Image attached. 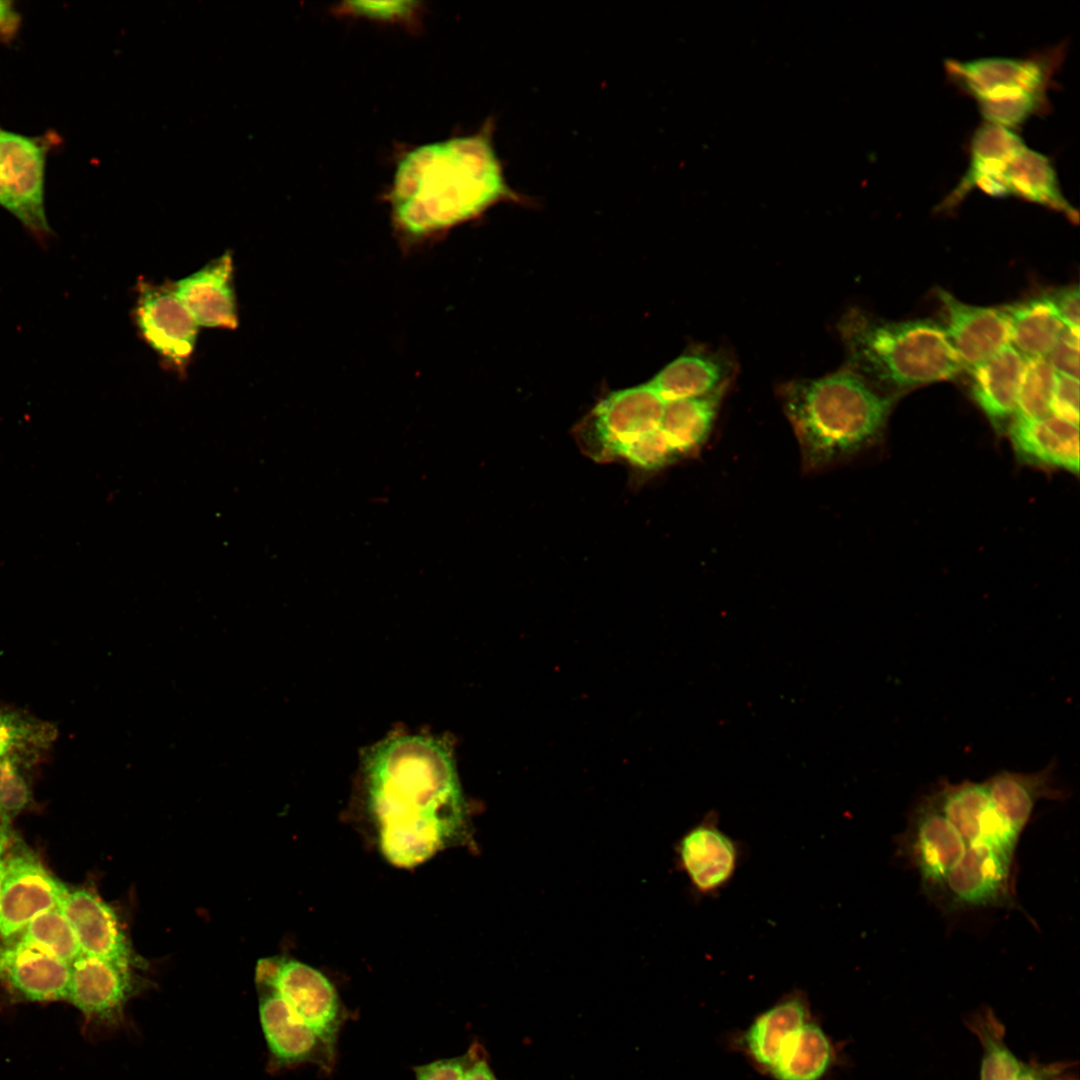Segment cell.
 I'll return each instance as SVG.
<instances>
[{"label":"cell","instance_id":"1","mask_svg":"<svg viewBox=\"0 0 1080 1080\" xmlns=\"http://www.w3.org/2000/svg\"><path fill=\"white\" fill-rule=\"evenodd\" d=\"M365 770L380 849L391 864H421L462 831L464 800L456 768L439 740L387 738L370 751Z\"/></svg>","mask_w":1080,"mask_h":1080},{"label":"cell","instance_id":"2","mask_svg":"<svg viewBox=\"0 0 1080 1080\" xmlns=\"http://www.w3.org/2000/svg\"><path fill=\"white\" fill-rule=\"evenodd\" d=\"M492 127L418 146L396 165L388 193L392 224L407 244L421 243L514 199L492 144Z\"/></svg>","mask_w":1080,"mask_h":1080},{"label":"cell","instance_id":"3","mask_svg":"<svg viewBox=\"0 0 1080 1080\" xmlns=\"http://www.w3.org/2000/svg\"><path fill=\"white\" fill-rule=\"evenodd\" d=\"M779 396L806 471L832 465L875 440L894 401L847 367L785 383Z\"/></svg>","mask_w":1080,"mask_h":1080},{"label":"cell","instance_id":"4","mask_svg":"<svg viewBox=\"0 0 1080 1080\" xmlns=\"http://www.w3.org/2000/svg\"><path fill=\"white\" fill-rule=\"evenodd\" d=\"M847 368L876 389H907L954 378L963 366L939 323L891 321L852 309L838 324Z\"/></svg>","mask_w":1080,"mask_h":1080},{"label":"cell","instance_id":"5","mask_svg":"<svg viewBox=\"0 0 1080 1080\" xmlns=\"http://www.w3.org/2000/svg\"><path fill=\"white\" fill-rule=\"evenodd\" d=\"M974 189L993 197L1014 196L1078 219L1050 158L1031 149L1015 130L999 125L984 122L975 130L967 170L941 209L958 205Z\"/></svg>","mask_w":1080,"mask_h":1080},{"label":"cell","instance_id":"6","mask_svg":"<svg viewBox=\"0 0 1080 1080\" xmlns=\"http://www.w3.org/2000/svg\"><path fill=\"white\" fill-rule=\"evenodd\" d=\"M1067 50L1066 43L1025 57L946 59L948 80L972 98L987 123L1015 130L1049 112L1048 90Z\"/></svg>","mask_w":1080,"mask_h":1080},{"label":"cell","instance_id":"7","mask_svg":"<svg viewBox=\"0 0 1080 1080\" xmlns=\"http://www.w3.org/2000/svg\"><path fill=\"white\" fill-rule=\"evenodd\" d=\"M665 406L649 383L613 392L578 429L577 441L598 462L621 459L630 444L660 428Z\"/></svg>","mask_w":1080,"mask_h":1080},{"label":"cell","instance_id":"8","mask_svg":"<svg viewBox=\"0 0 1080 1080\" xmlns=\"http://www.w3.org/2000/svg\"><path fill=\"white\" fill-rule=\"evenodd\" d=\"M1014 856L984 842L967 845L959 861L928 896L947 913L976 908L1021 909L1015 893Z\"/></svg>","mask_w":1080,"mask_h":1080},{"label":"cell","instance_id":"9","mask_svg":"<svg viewBox=\"0 0 1080 1080\" xmlns=\"http://www.w3.org/2000/svg\"><path fill=\"white\" fill-rule=\"evenodd\" d=\"M56 134L27 136L0 126V179L14 206V214L38 240L53 235L44 205L47 155Z\"/></svg>","mask_w":1080,"mask_h":1080},{"label":"cell","instance_id":"10","mask_svg":"<svg viewBox=\"0 0 1080 1080\" xmlns=\"http://www.w3.org/2000/svg\"><path fill=\"white\" fill-rule=\"evenodd\" d=\"M257 983L274 990L291 1010L334 1049L341 1024L340 1004L330 981L317 969L297 960L263 959Z\"/></svg>","mask_w":1080,"mask_h":1080},{"label":"cell","instance_id":"11","mask_svg":"<svg viewBox=\"0 0 1080 1080\" xmlns=\"http://www.w3.org/2000/svg\"><path fill=\"white\" fill-rule=\"evenodd\" d=\"M134 320L144 342L168 368L183 374L195 350L199 325L171 283L139 280Z\"/></svg>","mask_w":1080,"mask_h":1080},{"label":"cell","instance_id":"12","mask_svg":"<svg viewBox=\"0 0 1080 1080\" xmlns=\"http://www.w3.org/2000/svg\"><path fill=\"white\" fill-rule=\"evenodd\" d=\"M965 849L960 834L930 794L913 807L897 840L898 855L917 871L927 895L940 885Z\"/></svg>","mask_w":1080,"mask_h":1080},{"label":"cell","instance_id":"13","mask_svg":"<svg viewBox=\"0 0 1080 1080\" xmlns=\"http://www.w3.org/2000/svg\"><path fill=\"white\" fill-rule=\"evenodd\" d=\"M67 1000L96 1024L119 1025L127 1002L140 991L135 967L81 953L70 965Z\"/></svg>","mask_w":1080,"mask_h":1080},{"label":"cell","instance_id":"14","mask_svg":"<svg viewBox=\"0 0 1080 1080\" xmlns=\"http://www.w3.org/2000/svg\"><path fill=\"white\" fill-rule=\"evenodd\" d=\"M0 936H13L45 911L59 908L69 889L29 850L4 854Z\"/></svg>","mask_w":1080,"mask_h":1080},{"label":"cell","instance_id":"15","mask_svg":"<svg viewBox=\"0 0 1080 1080\" xmlns=\"http://www.w3.org/2000/svg\"><path fill=\"white\" fill-rule=\"evenodd\" d=\"M678 864L697 895L710 897L726 888L741 864L743 848L719 824V814L709 810L678 841Z\"/></svg>","mask_w":1080,"mask_h":1080},{"label":"cell","instance_id":"16","mask_svg":"<svg viewBox=\"0 0 1080 1080\" xmlns=\"http://www.w3.org/2000/svg\"><path fill=\"white\" fill-rule=\"evenodd\" d=\"M937 296L944 314L942 327L963 368L969 371L1010 345L1005 308L966 304L943 289Z\"/></svg>","mask_w":1080,"mask_h":1080},{"label":"cell","instance_id":"17","mask_svg":"<svg viewBox=\"0 0 1080 1080\" xmlns=\"http://www.w3.org/2000/svg\"><path fill=\"white\" fill-rule=\"evenodd\" d=\"M70 964L11 936L0 942V982L18 1000H67Z\"/></svg>","mask_w":1080,"mask_h":1080},{"label":"cell","instance_id":"18","mask_svg":"<svg viewBox=\"0 0 1080 1080\" xmlns=\"http://www.w3.org/2000/svg\"><path fill=\"white\" fill-rule=\"evenodd\" d=\"M930 795L966 846L984 842L1015 854L1019 836L995 814L983 782L942 781Z\"/></svg>","mask_w":1080,"mask_h":1080},{"label":"cell","instance_id":"19","mask_svg":"<svg viewBox=\"0 0 1080 1080\" xmlns=\"http://www.w3.org/2000/svg\"><path fill=\"white\" fill-rule=\"evenodd\" d=\"M59 909L70 923L81 953L143 968L113 909L87 889L69 890Z\"/></svg>","mask_w":1080,"mask_h":1080},{"label":"cell","instance_id":"20","mask_svg":"<svg viewBox=\"0 0 1080 1080\" xmlns=\"http://www.w3.org/2000/svg\"><path fill=\"white\" fill-rule=\"evenodd\" d=\"M171 285L199 327L230 330L237 328L234 264L230 251L212 259L188 276L171 282Z\"/></svg>","mask_w":1080,"mask_h":1080},{"label":"cell","instance_id":"21","mask_svg":"<svg viewBox=\"0 0 1080 1080\" xmlns=\"http://www.w3.org/2000/svg\"><path fill=\"white\" fill-rule=\"evenodd\" d=\"M263 987L259 1017L263 1033L277 1066L304 1062L327 1063L334 1055L329 1047L307 1026L272 989Z\"/></svg>","mask_w":1080,"mask_h":1080},{"label":"cell","instance_id":"22","mask_svg":"<svg viewBox=\"0 0 1080 1080\" xmlns=\"http://www.w3.org/2000/svg\"><path fill=\"white\" fill-rule=\"evenodd\" d=\"M1055 768L1052 762L1030 773L1003 770L983 782L993 811L1017 836L1020 837L1040 800L1065 798V792L1054 786Z\"/></svg>","mask_w":1080,"mask_h":1080},{"label":"cell","instance_id":"23","mask_svg":"<svg viewBox=\"0 0 1080 1080\" xmlns=\"http://www.w3.org/2000/svg\"><path fill=\"white\" fill-rule=\"evenodd\" d=\"M1009 436L1023 461L1079 472L1078 424L1053 414L1033 420L1013 418Z\"/></svg>","mask_w":1080,"mask_h":1080},{"label":"cell","instance_id":"24","mask_svg":"<svg viewBox=\"0 0 1080 1080\" xmlns=\"http://www.w3.org/2000/svg\"><path fill=\"white\" fill-rule=\"evenodd\" d=\"M1025 358L1010 344L969 370L971 393L996 428L1012 421Z\"/></svg>","mask_w":1080,"mask_h":1080},{"label":"cell","instance_id":"25","mask_svg":"<svg viewBox=\"0 0 1080 1080\" xmlns=\"http://www.w3.org/2000/svg\"><path fill=\"white\" fill-rule=\"evenodd\" d=\"M810 1019L808 1000L793 991L757 1015L739 1038L753 1064L768 1072L787 1039Z\"/></svg>","mask_w":1080,"mask_h":1080},{"label":"cell","instance_id":"26","mask_svg":"<svg viewBox=\"0 0 1080 1080\" xmlns=\"http://www.w3.org/2000/svg\"><path fill=\"white\" fill-rule=\"evenodd\" d=\"M733 366L726 355L712 350L685 353L648 382L666 401L706 396L725 390Z\"/></svg>","mask_w":1080,"mask_h":1080},{"label":"cell","instance_id":"27","mask_svg":"<svg viewBox=\"0 0 1080 1080\" xmlns=\"http://www.w3.org/2000/svg\"><path fill=\"white\" fill-rule=\"evenodd\" d=\"M834 1059L830 1037L809 1019L787 1039L768 1073L776 1080H823Z\"/></svg>","mask_w":1080,"mask_h":1080},{"label":"cell","instance_id":"28","mask_svg":"<svg viewBox=\"0 0 1080 1080\" xmlns=\"http://www.w3.org/2000/svg\"><path fill=\"white\" fill-rule=\"evenodd\" d=\"M1005 309L1009 318L1010 344L1025 359L1047 358L1066 329L1048 294Z\"/></svg>","mask_w":1080,"mask_h":1080},{"label":"cell","instance_id":"29","mask_svg":"<svg viewBox=\"0 0 1080 1080\" xmlns=\"http://www.w3.org/2000/svg\"><path fill=\"white\" fill-rule=\"evenodd\" d=\"M724 391L666 402L660 429L679 457L695 454L707 441Z\"/></svg>","mask_w":1080,"mask_h":1080},{"label":"cell","instance_id":"30","mask_svg":"<svg viewBox=\"0 0 1080 1080\" xmlns=\"http://www.w3.org/2000/svg\"><path fill=\"white\" fill-rule=\"evenodd\" d=\"M57 737L56 727L25 711L0 707V760L36 763Z\"/></svg>","mask_w":1080,"mask_h":1080},{"label":"cell","instance_id":"31","mask_svg":"<svg viewBox=\"0 0 1080 1080\" xmlns=\"http://www.w3.org/2000/svg\"><path fill=\"white\" fill-rule=\"evenodd\" d=\"M13 937L70 965L81 954L74 931L59 908L38 915Z\"/></svg>","mask_w":1080,"mask_h":1080},{"label":"cell","instance_id":"32","mask_svg":"<svg viewBox=\"0 0 1080 1080\" xmlns=\"http://www.w3.org/2000/svg\"><path fill=\"white\" fill-rule=\"evenodd\" d=\"M1056 372L1046 357L1027 358L1013 418L1040 419L1052 414Z\"/></svg>","mask_w":1080,"mask_h":1080},{"label":"cell","instance_id":"33","mask_svg":"<svg viewBox=\"0 0 1080 1080\" xmlns=\"http://www.w3.org/2000/svg\"><path fill=\"white\" fill-rule=\"evenodd\" d=\"M972 1024L984 1048L980 1080H1014L1022 1065L1003 1043L998 1024L983 1015Z\"/></svg>","mask_w":1080,"mask_h":1080},{"label":"cell","instance_id":"34","mask_svg":"<svg viewBox=\"0 0 1080 1080\" xmlns=\"http://www.w3.org/2000/svg\"><path fill=\"white\" fill-rule=\"evenodd\" d=\"M661 429L649 432L630 444L621 459L645 472H653L679 459Z\"/></svg>","mask_w":1080,"mask_h":1080},{"label":"cell","instance_id":"35","mask_svg":"<svg viewBox=\"0 0 1080 1080\" xmlns=\"http://www.w3.org/2000/svg\"><path fill=\"white\" fill-rule=\"evenodd\" d=\"M22 764L11 760H0V815L11 821L31 800V790L24 774Z\"/></svg>","mask_w":1080,"mask_h":1080},{"label":"cell","instance_id":"36","mask_svg":"<svg viewBox=\"0 0 1080 1080\" xmlns=\"http://www.w3.org/2000/svg\"><path fill=\"white\" fill-rule=\"evenodd\" d=\"M413 1H350L343 3V12L377 20H404L416 10Z\"/></svg>","mask_w":1080,"mask_h":1080},{"label":"cell","instance_id":"37","mask_svg":"<svg viewBox=\"0 0 1080 1080\" xmlns=\"http://www.w3.org/2000/svg\"><path fill=\"white\" fill-rule=\"evenodd\" d=\"M1079 337V329L1066 327L1047 356L1057 374L1079 379Z\"/></svg>","mask_w":1080,"mask_h":1080},{"label":"cell","instance_id":"38","mask_svg":"<svg viewBox=\"0 0 1080 1080\" xmlns=\"http://www.w3.org/2000/svg\"><path fill=\"white\" fill-rule=\"evenodd\" d=\"M1052 414L1079 424V379L1056 373Z\"/></svg>","mask_w":1080,"mask_h":1080},{"label":"cell","instance_id":"39","mask_svg":"<svg viewBox=\"0 0 1080 1080\" xmlns=\"http://www.w3.org/2000/svg\"><path fill=\"white\" fill-rule=\"evenodd\" d=\"M472 1057V1054H466L417 1066L414 1069L416 1080H462Z\"/></svg>","mask_w":1080,"mask_h":1080},{"label":"cell","instance_id":"40","mask_svg":"<svg viewBox=\"0 0 1080 1080\" xmlns=\"http://www.w3.org/2000/svg\"><path fill=\"white\" fill-rule=\"evenodd\" d=\"M1066 327L1079 329L1080 293L1078 286L1065 287L1048 294Z\"/></svg>","mask_w":1080,"mask_h":1080},{"label":"cell","instance_id":"41","mask_svg":"<svg viewBox=\"0 0 1080 1080\" xmlns=\"http://www.w3.org/2000/svg\"><path fill=\"white\" fill-rule=\"evenodd\" d=\"M20 21V16L13 2L0 0V37L13 34Z\"/></svg>","mask_w":1080,"mask_h":1080},{"label":"cell","instance_id":"42","mask_svg":"<svg viewBox=\"0 0 1080 1080\" xmlns=\"http://www.w3.org/2000/svg\"><path fill=\"white\" fill-rule=\"evenodd\" d=\"M462 1080H497L487 1062L472 1057Z\"/></svg>","mask_w":1080,"mask_h":1080},{"label":"cell","instance_id":"43","mask_svg":"<svg viewBox=\"0 0 1080 1080\" xmlns=\"http://www.w3.org/2000/svg\"><path fill=\"white\" fill-rule=\"evenodd\" d=\"M10 822L0 815V856L6 853L10 841Z\"/></svg>","mask_w":1080,"mask_h":1080},{"label":"cell","instance_id":"44","mask_svg":"<svg viewBox=\"0 0 1080 1080\" xmlns=\"http://www.w3.org/2000/svg\"><path fill=\"white\" fill-rule=\"evenodd\" d=\"M1014 1080H1044L1041 1073L1032 1068L1022 1066L1021 1071Z\"/></svg>","mask_w":1080,"mask_h":1080},{"label":"cell","instance_id":"45","mask_svg":"<svg viewBox=\"0 0 1080 1080\" xmlns=\"http://www.w3.org/2000/svg\"><path fill=\"white\" fill-rule=\"evenodd\" d=\"M0 206L3 207L4 209H6L8 212H10L12 215L14 214L13 203H12L11 199L9 198L8 194L6 193V191H5L4 187H3L1 179H0Z\"/></svg>","mask_w":1080,"mask_h":1080},{"label":"cell","instance_id":"46","mask_svg":"<svg viewBox=\"0 0 1080 1080\" xmlns=\"http://www.w3.org/2000/svg\"><path fill=\"white\" fill-rule=\"evenodd\" d=\"M4 874H5L4 855H2V856H0V925H1V903H2V891H3Z\"/></svg>","mask_w":1080,"mask_h":1080}]
</instances>
